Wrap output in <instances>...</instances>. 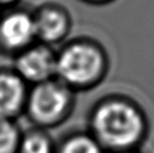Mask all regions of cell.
I'll return each mask as SVG.
<instances>
[{
    "mask_svg": "<svg viewBox=\"0 0 154 153\" xmlns=\"http://www.w3.org/2000/svg\"><path fill=\"white\" fill-rule=\"evenodd\" d=\"M88 132L106 153L138 150L149 133L144 111L131 98L112 95L97 101L89 114Z\"/></svg>",
    "mask_w": 154,
    "mask_h": 153,
    "instance_id": "cell-1",
    "label": "cell"
},
{
    "mask_svg": "<svg viewBox=\"0 0 154 153\" xmlns=\"http://www.w3.org/2000/svg\"><path fill=\"white\" fill-rule=\"evenodd\" d=\"M109 70V58L101 44L90 39L65 43L56 51L55 78L75 94L94 89Z\"/></svg>",
    "mask_w": 154,
    "mask_h": 153,
    "instance_id": "cell-2",
    "label": "cell"
},
{
    "mask_svg": "<svg viewBox=\"0 0 154 153\" xmlns=\"http://www.w3.org/2000/svg\"><path fill=\"white\" fill-rule=\"evenodd\" d=\"M74 108V92L56 78L30 86L24 114L34 127L60 126L70 117Z\"/></svg>",
    "mask_w": 154,
    "mask_h": 153,
    "instance_id": "cell-3",
    "label": "cell"
},
{
    "mask_svg": "<svg viewBox=\"0 0 154 153\" xmlns=\"http://www.w3.org/2000/svg\"><path fill=\"white\" fill-rule=\"evenodd\" d=\"M13 70L27 85H38L55 78L56 51L36 42L14 58Z\"/></svg>",
    "mask_w": 154,
    "mask_h": 153,
    "instance_id": "cell-4",
    "label": "cell"
},
{
    "mask_svg": "<svg viewBox=\"0 0 154 153\" xmlns=\"http://www.w3.org/2000/svg\"><path fill=\"white\" fill-rule=\"evenodd\" d=\"M36 42L34 17L28 14L13 13L0 19V52L15 58Z\"/></svg>",
    "mask_w": 154,
    "mask_h": 153,
    "instance_id": "cell-5",
    "label": "cell"
},
{
    "mask_svg": "<svg viewBox=\"0 0 154 153\" xmlns=\"http://www.w3.org/2000/svg\"><path fill=\"white\" fill-rule=\"evenodd\" d=\"M29 86L13 69L0 70V118L15 119L24 114Z\"/></svg>",
    "mask_w": 154,
    "mask_h": 153,
    "instance_id": "cell-6",
    "label": "cell"
},
{
    "mask_svg": "<svg viewBox=\"0 0 154 153\" xmlns=\"http://www.w3.org/2000/svg\"><path fill=\"white\" fill-rule=\"evenodd\" d=\"M36 41L53 47L60 44L69 33L70 24L64 14L54 8L42 10L34 17Z\"/></svg>",
    "mask_w": 154,
    "mask_h": 153,
    "instance_id": "cell-7",
    "label": "cell"
},
{
    "mask_svg": "<svg viewBox=\"0 0 154 153\" xmlns=\"http://www.w3.org/2000/svg\"><path fill=\"white\" fill-rule=\"evenodd\" d=\"M55 153H106L89 132H75L65 136L55 146Z\"/></svg>",
    "mask_w": 154,
    "mask_h": 153,
    "instance_id": "cell-8",
    "label": "cell"
},
{
    "mask_svg": "<svg viewBox=\"0 0 154 153\" xmlns=\"http://www.w3.org/2000/svg\"><path fill=\"white\" fill-rule=\"evenodd\" d=\"M55 146L45 130L34 127L22 134L18 153H55Z\"/></svg>",
    "mask_w": 154,
    "mask_h": 153,
    "instance_id": "cell-9",
    "label": "cell"
},
{
    "mask_svg": "<svg viewBox=\"0 0 154 153\" xmlns=\"http://www.w3.org/2000/svg\"><path fill=\"white\" fill-rule=\"evenodd\" d=\"M22 134L15 120L0 118V153H18Z\"/></svg>",
    "mask_w": 154,
    "mask_h": 153,
    "instance_id": "cell-10",
    "label": "cell"
},
{
    "mask_svg": "<svg viewBox=\"0 0 154 153\" xmlns=\"http://www.w3.org/2000/svg\"><path fill=\"white\" fill-rule=\"evenodd\" d=\"M117 153H140L138 150H134V151H125V152H117Z\"/></svg>",
    "mask_w": 154,
    "mask_h": 153,
    "instance_id": "cell-11",
    "label": "cell"
},
{
    "mask_svg": "<svg viewBox=\"0 0 154 153\" xmlns=\"http://www.w3.org/2000/svg\"><path fill=\"white\" fill-rule=\"evenodd\" d=\"M10 0H0V2H8Z\"/></svg>",
    "mask_w": 154,
    "mask_h": 153,
    "instance_id": "cell-12",
    "label": "cell"
}]
</instances>
